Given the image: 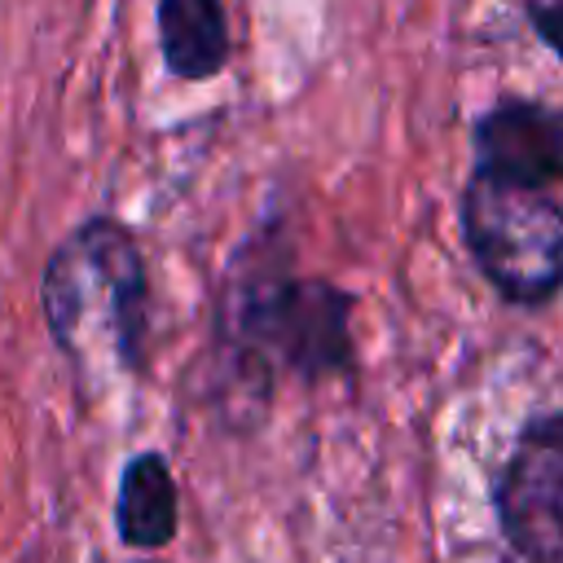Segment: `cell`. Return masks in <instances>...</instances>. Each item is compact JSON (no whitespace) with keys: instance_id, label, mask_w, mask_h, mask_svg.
<instances>
[{"instance_id":"obj_3","label":"cell","mask_w":563,"mask_h":563,"mask_svg":"<svg viewBox=\"0 0 563 563\" xmlns=\"http://www.w3.org/2000/svg\"><path fill=\"white\" fill-rule=\"evenodd\" d=\"M462 229L475 264L510 303H545L563 277V211L550 189L471 176Z\"/></svg>"},{"instance_id":"obj_6","label":"cell","mask_w":563,"mask_h":563,"mask_svg":"<svg viewBox=\"0 0 563 563\" xmlns=\"http://www.w3.org/2000/svg\"><path fill=\"white\" fill-rule=\"evenodd\" d=\"M158 44L176 79H211L229 62V22L220 0H158Z\"/></svg>"},{"instance_id":"obj_4","label":"cell","mask_w":563,"mask_h":563,"mask_svg":"<svg viewBox=\"0 0 563 563\" xmlns=\"http://www.w3.org/2000/svg\"><path fill=\"white\" fill-rule=\"evenodd\" d=\"M497 519L506 545L523 563H559L563 554V422L559 413L537 418L501 479H497Z\"/></svg>"},{"instance_id":"obj_2","label":"cell","mask_w":563,"mask_h":563,"mask_svg":"<svg viewBox=\"0 0 563 563\" xmlns=\"http://www.w3.org/2000/svg\"><path fill=\"white\" fill-rule=\"evenodd\" d=\"M220 334L251 365L325 378L352 365V295L282 264H238L220 299Z\"/></svg>"},{"instance_id":"obj_5","label":"cell","mask_w":563,"mask_h":563,"mask_svg":"<svg viewBox=\"0 0 563 563\" xmlns=\"http://www.w3.org/2000/svg\"><path fill=\"white\" fill-rule=\"evenodd\" d=\"M563 172V128L537 101H506L475 123V176L554 189Z\"/></svg>"},{"instance_id":"obj_1","label":"cell","mask_w":563,"mask_h":563,"mask_svg":"<svg viewBox=\"0 0 563 563\" xmlns=\"http://www.w3.org/2000/svg\"><path fill=\"white\" fill-rule=\"evenodd\" d=\"M40 303L53 343L84 383H110L145 365L150 277L132 229L88 220L44 264Z\"/></svg>"},{"instance_id":"obj_7","label":"cell","mask_w":563,"mask_h":563,"mask_svg":"<svg viewBox=\"0 0 563 563\" xmlns=\"http://www.w3.org/2000/svg\"><path fill=\"white\" fill-rule=\"evenodd\" d=\"M176 519H180L176 515V479H172L163 453H136L119 479L114 528H119L123 545L158 550L176 537Z\"/></svg>"}]
</instances>
